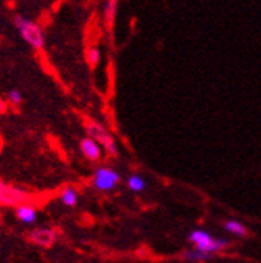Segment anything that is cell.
<instances>
[{
	"label": "cell",
	"mask_w": 261,
	"mask_h": 263,
	"mask_svg": "<svg viewBox=\"0 0 261 263\" xmlns=\"http://www.w3.org/2000/svg\"><path fill=\"white\" fill-rule=\"evenodd\" d=\"M16 217L21 223H26V225H31V223L35 221L37 218V209L31 204H24L19 205L16 209Z\"/></svg>",
	"instance_id": "ba28073f"
},
{
	"label": "cell",
	"mask_w": 261,
	"mask_h": 263,
	"mask_svg": "<svg viewBox=\"0 0 261 263\" xmlns=\"http://www.w3.org/2000/svg\"><path fill=\"white\" fill-rule=\"evenodd\" d=\"M128 188L132 190L133 193H141L143 190L146 188V181L141 175H130L128 177V181H127Z\"/></svg>",
	"instance_id": "7c38bea8"
},
{
	"label": "cell",
	"mask_w": 261,
	"mask_h": 263,
	"mask_svg": "<svg viewBox=\"0 0 261 263\" xmlns=\"http://www.w3.org/2000/svg\"><path fill=\"white\" fill-rule=\"evenodd\" d=\"M223 228L231 233V234H236V236H240V238H244V236H247V228L242 225L240 221L237 220H228L223 223Z\"/></svg>",
	"instance_id": "30bf717a"
},
{
	"label": "cell",
	"mask_w": 261,
	"mask_h": 263,
	"mask_svg": "<svg viewBox=\"0 0 261 263\" xmlns=\"http://www.w3.org/2000/svg\"><path fill=\"white\" fill-rule=\"evenodd\" d=\"M31 194L28 191H23L16 186H11L8 183L0 181V204L2 205H13V207H19L28 204Z\"/></svg>",
	"instance_id": "3957f363"
},
{
	"label": "cell",
	"mask_w": 261,
	"mask_h": 263,
	"mask_svg": "<svg viewBox=\"0 0 261 263\" xmlns=\"http://www.w3.org/2000/svg\"><path fill=\"white\" fill-rule=\"evenodd\" d=\"M121 181V175L114 168L109 167H99L95 170L93 177V186L99 191H111L114 190Z\"/></svg>",
	"instance_id": "5b68a950"
},
{
	"label": "cell",
	"mask_w": 261,
	"mask_h": 263,
	"mask_svg": "<svg viewBox=\"0 0 261 263\" xmlns=\"http://www.w3.org/2000/svg\"><path fill=\"white\" fill-rule=\"evenodd\" d=\"M115 10H117V4H115V2H109V4L106 5V21L109 23V26H111L112 21H114Z\"/></svg>",
	"instance_id": "5bb4252c"
},
{
	"label": "cell",
	"mask_w": 261,
	"mask_h": 263,
	"mask_svg": "<svg viewBox=\"0 0 261 263\" xmlns=\"http://www.w3.org/2000/svg\"><path fill=\"white\" fill-rule=\"evenodd\" d=\"M87 61L90 63V66H93V68L98 64V61H99V50L96 47L88 48V51H87Z\"/></svg>",
	"instance_id": "4fadbf2b"
},
{
	"label": "cell",
	"mask_w": 261,
	"mask_h": 263,
	"mask_svg": "<svg viewBox=\"0 0 261 263\" xmlns=\"http://www.w3.org/2000/svg\"><path fill=\"white\" fill-rule=\"evenodd\" d=\"M85 127H87V132H88V137L93 138L96 143H101L104 148H106L108 154L109 156H117V146L112 140V137L108 134V130L101 127L99 124L96 122H91V121H87L85 122Z\"/></svg>",
	"instance_id": "277c9868"
},
{
	"label": "cell",
	"mask_w": 261,
	"mask_h": 263,
	"mask_svg": "<svg viewBox=\"0 0 261 263\" xmlns=\"http://www.w3.org/2000/svg\"><path fill=\"white\" fill-rule=\"evenodd\" d=\"M5 111H7V101L0 97V114H4Z\"/></svg>",
	"instance_id": "2e32d148"
},
{
	"label": "cell",
	"mask_w": 261,
	"mask_h": 263,
	"mask_svg": "<svg viewBox=\"0 0 261 263\" xmlns=\"http://www.w3.org/2000/svg\"><path fill=\"white\" fill-rule=\"evenodd\" d=\"M81 151L88 161H98L101 157V148L99 143H96L93 138H84L81 141Z\"/></svg>",
	"instance_id": "52a82bcc"
},
{
	"label": "cell",
	"mask_w": 261,
	"mask_h": 263,
	"mask_svg": "<svg viewBox=\"0 0 261 263\" xmlns=\"http://www.w3.org/2000/svg\"><path fill=\"white\" fill-rule=\"evenodd\" d=\"M13 23H15L16 29L21 32L23 39H24V41L28 42L31 47H34V48H37V50H41V48L44 47V42H45L44 32H42V29L38 28V26H37L34 21L16 15L15 20H13Z\"/></svg>",
	"instance_id": "7a4b0ae2"
},
{
	"label": "cell",
	"mask_w": 261,
	"mask_h": 263,
	"mask_svg": "<svg viewBox=\"0 0 261 263\" xmlns=\"http://www.w3.org/2000/svg\"><path fill=\"white\" fill-rule=\"evenodd\" d=\"M189 241L194 244V249L197 251L207 252V254H215L226 249L229 246V242L226 239H216L210 233H207L204 230H195L189 234Z\"/></svg>",
	"instance_id": "6da1fadb"
},
{
	"label": "cell",
	"mask_w": 261,
	"mask_h": 263,
	"mask_svg": "<svg viewBox=\"0 0 261 263\" xmlns=\"http://www.w3.org/2000/svg\"><path fill=\"white\" fill-rule=\"evenodd\" d=\"M29 239L37 246L51 247L56 241V233L53 230H50V228H37V230L31 231Z\"/></svg>",
	"instance_id": "8992f818"
},
{
	"label": "cell",
	"mask_w": 261,
	"mask_h": 263,
	"mask_svg": "<svg viewBox=\"0 0 261 263\" xmlns=\"http://www.w3.org/2000/svg\"><path fill=\"white\" fill-rule=\"evenodd\" d=\"M8 101L11 104H15V106H19L21 101H23V97H21V93L18 90H10L8 91Z\"/></svg>",
	"instance_id": "9a60e30c"
},
{
	"label": "cell",
	"mask_w": 261,
	"mask_h": 263,
	"mask_svg": "<svg viewBox=\"0 0 261 263\" xmlns=\"http://www.w3.org/2000/svg\"><path fill=\"white\" fill-rule=\"evenodd\" d=\"M183 258L188 261H207L212 258V254H207L202 251H197V249H191V251H186L183 254Z\"/></svg>",
	"instance_id": "8fae6325"
},
{
	"label": "cell",
	"mask_w": 261,
	"mask_h": 263,
	"mask_svg": "<svg viewBox=\"0 0 261 263\" xmlns=\"http://www.w3.org/2000/svg\"><path fill=\"white\" fill-rule=\"evenodd\" d=\"M61 202L66 205V207H74L77 204V199H79V194L77 191L71 186H66L63 191H61V196H59Z\"/></svg>",
	"instance_id": "9c48e42d"
}]
</instances>
